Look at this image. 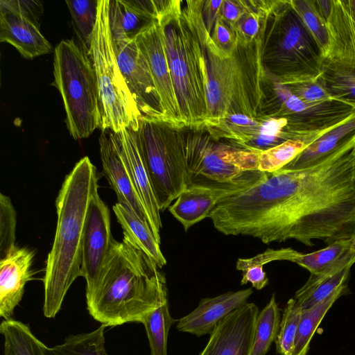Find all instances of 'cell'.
Listing matches in <instances>:
<instances>
[{
	"label": "cell",
	"instance_id": "44",
	"mask_svg": "<svg viewBox=\"0 0 355 355\" xmlns=\"http://www.w3.org/2000/svg\"><path fill=\"white\" fill-rule=\"evenodd\" d=\"M239 270L243 272V277L241 280V285L250 282L253 288L257 290H261L268 284V278L263 270V266L250 265L241 268Z\"/></svg>",
	"mask_w": 355,
	"mask_h": 355
},
{
	"label": "cell",
	"instance_id": "45",
	"mask_svg": "<svg viewBox=\"0 0 355 355\" xmlns=\"http://www.w3.org/2000/svg\"><path fill=\"white\" fill-rule=\"evenodd\" d=\"M223 0L214 1L206 0L204 1L203 5V16L205 23L207 31L211 33L215 21L218 15L219 10L222 4Z\"/></svg>",
	"mask_w": 355,
	"mask_h": 355
},
{
	"label": "cell",
	"instance_id": "2",
	"mask_svg": "<svg viewBox=\"0 0 355 355\" xmlns=\"http://www.w3.org/2000/svg\"><path fill=\"white\" fill-rule=\"evenodd\" d=\"M157 263L123 235L115 241L87 309L107 326L140 322L167 299L166 282Z\"/></svg>",
	"mask_w": 355,
	"mask_h": 355
},
{
	"label": "cell",
	"instance_id": "17",
	"mask_svg": "<svg viewBox=\"0 0 355 355\" xmlns=\"http://www.w3.org/2000/svg\"><path fill=\"white\" fill-rule=\"evenodd\" d=\"M259 310L246 303L220 321L199 355H252Z\"/></svg>",
	"mask_w": 355,
	"mask_h": 355
},
{
	"label": "cell",
	"instance_id": "39",
	"mask_svg": "<svg viewBox=\"0 0 355 355\" xmlns=\"http://www.w3.org/2000/svg\"><path fill=\"white\" fill-rule=\"evenodd\" d=\"M17 213L10 199L0 194V258L16 248Z\"/></svg>",
	"mask_w": 355,
	"mask_h": 355
},
{
	"label": "cell",
	"instance_id": "7",
	"mask_svg": "<svg viewBox=\"0 0 355 355\" xmlns=\"http://www.w3.org/2000/svg\"><path fill=\"white\" fill-rule=\"evenodd\" d=\"M53 75L70 135L74 139L88 137L102 124L97 80L89 56L73 40L61 41L54 51Z\"/></svg>",
	"mask_w": 355,
	"mask_h": 355
},
{
	"label": "cell",
	"instance_id": "30",
	"mask_svg": "<svg viewBox=\"0 0 355 355\" xmlns=\"http://www.w3.org/2000/svg\"><path fill=\"white\" fill-rule=\"evenodd\" d=\"M351 238L341 239L319 250L304 254L293 250L288 261L309 270L311 275L322 274L332 268L349 251Z\"/></svg>",
	"mask_w": 355,
	"mask_h": 355
},
{
	"label": "cell",
	"instance_id": "33",
	"mask_svg": "<svg viewBox=\"0 0 355 355\" xmlns=\"http://www.w3.org/2000/svg\"><path fill=\"white\" fill-rule=\"evenodd\" d=\"M98 0L66 1L80 46L89 55L98 17Z\"/></svg>",
	"mask_w": 355,
	"mask_h": 355
},
{
	"label": "cell",
	"instance_id": "15",
	"mask_svg": "<svg viewBox=\"0 0 355 355\" xmlns=\"http://www.w3.org/2000/svg\"><path fill=\"white\" fill-rule=\"evenodd\" d=\"M146 58L159 93L165 121L177 128L183 126L178 101L165 53L161 26L157 20L135 38Z\"/></svg>",
	"mask_w": 355,
	"mask_h": 355
},
{
	"label": "cell",
	"instance_id": "36",
	"mask_svg": "<svg viewBox=\"0 0 355 355\" xmlns=\"http://www.w3.org/2000/svg\"><path fill=\"white\" fill-rule=\"evenodd\" d=\"M291 5L319 45L325 58L329 47L327 21L320 11L316 0H291Z\"/></svg>",
	"mask_w": 355,
	"mask_h": 355
},
{
	"label": "cell",
	"instance_id": "4",
	"mask_svg": "<svg viewBox=\"0 0 355 355\" xmlns=\"http://www.w3.org/2000/svg\"><path fill=\"white\" fill-rule=\"evenodd\" d=\"M263 31V21L260 33L252 40L235 32L234 45L227 51L216 45L206 29L207 120L205 125L233 114L261 119L266 77L262 62Z\"/></svg>",
	"mask_w": 355,
	"mask_h": 355
},
{
	"label": "cell",
	"instance_id": "35",
	"mask_svg": "<svg viewBox=\"0 0 355 355\" xmlns=\"http://www.w3.org/2000/svg\"><path fill=\"white\" fill-rule=\"evenodd\" d=\"M317 138H296L288 139L280 144L260 153L258 171L271 173L280 170Z\"/></svg>",
	"mask_w": 355,
	"mask_h": 355
},
{
	"label": "cell",
	"instance_id": "41",
	"mask_svg": "<svg viewBox=\"0 0 355 355\" xmlns=\"http://www.w3.org/2000/svg\"><path fill=\"white\" fill-rule=\"evenodd\" d=\"M0 12L19 15L40 27V17L43 7L40 1L1 0Z\"/></svg>",
	"mask_w": 355,
	"mask_h": 355
},
{
	"label": "cell",
	"instance_id": "26",
	"mask_svg": "<svg viewBox=\"0 0 355 355\" xmlns=\"http://www.w3.org/2000/svg\"><path fill=\"white\" fill-rule=\"evenodd\" d=\"M119 223L123 230V235L162 268L166 260L160 249L147 221L141 219L131 208L116 202L113 206Z\"/></svg>",
	"mask_w": 355,
	"mask_h": 355
},
{
	"label": "cell",
	"instance_id": "3",
	"mask_svg": "<svg viewBox=\"0 0 355 355\" xmlns=\"http://www.w3.org/2000/svg\"><path fill=\"white\" fill-rule=\"evenodd\" d=\"M203 5L202 0H173L157 19L184 128H200L207 120Z\"/></svg>",
	"mask_w": 355,
	"mask_h": 355
},
{
	"label": "cell",
	"instance_id": "28",
	"mask_svg": "<svg viewBox=\"0 0 355 355\" xmlns=\"http://www.w3.org/2000/svg\"><path fill=\"white\" fill-rule=\"evenodd\" d=\"M3 336V355H46V346L31 331L29 326L14 319L0 324Z\"/></svg>",
	"mask_w": 355,
	"mask_h": 355
},
{
	"label": "cell",
	"instance_id": "27",
	"mask_svg": "<svg viewBox=\"0 0 355 355\" xmlns=\"http://www.w3.org/2000/svg\"><path fill=\"white\" fill-rule=\"evenodd\" d=\"M318 80L333 98L355 107V67L324 58Z\"/></svg>",
	"mask_w": 355,
	"mask_h": 355
},
{
	"label": "cell",
	"instance_id": "9",
	"mask_svg": "<svg viewBox=\"0 0 355 355\" xmlns=\"http://www.w3.org/2000/svg\"><path fill=\"white\" fill-rule=\"evenodd\" d=\"M139 134L158 205L164 211L192 182L187 164L184 128L141 117Z\"/></svg>",
	"mask_w": 355,
	"mask_h": 355
},
{
	"label": "cell",
	"instance_id": "11",
	"mask_svg": "<svg viewBox=\"0 0 355 355\" xmlns=\"http://www.w3.org/2000/svg\"><path fill=\"white\" fill-rule=\"evenodd\" d=\"M271 117L284 118L293 138H317L355 110L347 103L333 99L308 103L293 95L286 85L272 80L270 96Z\"/></svg>",
	"mask_w": 355,
	"mask_h": 355
},
{
	"label": "cell",
	"instance_id": "38",
	"mask_svg": "<svg viewBox=\"0 0 355 355\" xmlns=\"http://www.w3.org/2000/svg\"><path fill=\"white\" fill-rule=\"evenodd\" d=\"M261 126L258 135L247 148L265 150L293 138L287 131V121L284 118H261Z\"/></svg>",
	"mask_w": 355,
	"mask_h": 355
},
{
	"label": "cell",
	"instance_id": "23",
	"mask_svg": "<svg viewBox=\"0 0 355 355\" xmlns=\"http://www.w3.org/2000/svg\"><path fill=\"white\" fill-rule=\"evenodd\" d=\"M155 0H112L109 19L113 40H132L159 17Z\"/></svg>",
	"mask_w": 355,
	"mask_h": 355
},
{
	"label": "cell",
	"instance_id": "6",
	"mask_svg": "<svg viewBox=\"0 0 355 355\" xmlns=\"http://www.w3.org/2000/svg\"><path fill=\"white\" fill-rule=\"evenodd\" d=\"M324 58L290 1L275 0L263 19L266 75L286 85L318 79Z\"/></svg>",
	"mask_w": 355,
	"mask_h": 355
},
{
	"label": "cell",
	"instance_id": "37",
	"mask_svg": "<svg viewBox=\"0 0 355 355\" xmlns=\"http://www.w3.org/2000/svg\"><path fill=\"white\" fill-rule=\"evenodd\" d=\"M302 312V308L294 298L287 302L275 340L276 350L279 354L291 355Z\"/></svg>",
	"mask_w": 355,
	"mask_h": 355
},
{
	"label": "cell",
	"instance_id": "43",
	"mask_svg": "<svg viewBox=\"0 0 355 355\" xmlns=\"http://www.w3.org/2000/svg\"><path fill=\"white\" fill-rule=\"evenodd\" d=\"M245 10V1L224 0L220 6L218 16L233 28Z\"/></svg>",
	"mask_w": 355,
	"mask_h": 355
},
{
	"label": "cell",
	"instance_id": "1",
	"mask_svg": "<svg viewBox=\"0 0 355 355\" xmlns=\"http://www.w3.org/2000/svg\"><path fill=\"white\" fill-rule=\"evenodd\" d=\"M353 149L318 165L280 169L217 205L208 214L225 235L248 236L263 243L344 237L355 218Z\"/></svg>",
	"mask_w": 355,
	"mask_h": 355
},
{
	"label": "cell",
	"instance_id": "31",
	"mask_svg": "<svg viewBox=\"0 0 355 355\" xmlns=\"http://www.w3.org/2000/svg\"><path fill=\"white\" fill-rule=\"evenodd\" d=\"M105 327L101 324L91 332L69 335L63 343L47 347L46 355H109L105 349Z\"/></svg>",
	"mask_w": 355,
	"mask_h": 355
},
{
	"label": "cell",
	"instance_id": "19",
	"mask_svg": "<svg viewBox=\"0 0 355 355\" xmlns=\"http://www.w3.org/2000/svg\"><path fill=\"white\" fill-rule=\"evenodd\" d=\"M33 251L16 246L0 260V315L5 320L12 319L26 284L33 279Z\"/></svg>",
	"mask_w": 355,
	"mask_h": 355
},
{
	"label": "cell",
	"instance_id": "5",
	"mask_svg": "<svg viewBox=\"0 0 355 355\" xmlns=\"http://www.w3.org/2000/svg\"><path fill=\"white\" fill-rule=\"evenodd\" d=\"M97 179L87 157L80 159L65 177L56 200L57 227L43 279V313L53 318L75 279L82 276L85 225L91 193Z\"/></svg>",
	"mask_w": 355,
	"mask_h": 355
},
{
	"label": "cell",
	"instance_id": "8",
	"mask_svg": "<svg viewBox=\"0 0 355 355\" xmlns=\"http://www.w3.org/2000/svg\"><path fill=\"white\" fill-rule=\"evenodd\" d=\"M110 0H98V17L89 56L98 88L103 131L139 130L142 117L117 63L109 19Z\"/></svg>",
	"mask_w": 355,
	"mask_h": 355
},
{
	"label": "cell",
	"instance_id": "46",
	"mask_svg": "<svg viewBox=\"0 0 355 355\" xmlns=\"http://www.w3.org/2000/svg\"><path fill=\"white\" fill-rule=\"evenodd\" d=\"M349 252L351 255L355 257V230L351 236V243L349 249Z\"/></svg>",
	"mask_w": 355,
	"mask_h": 355
},
{
	"label": "cell",
	"instance_id": "16",
	"mask_svg": "<svg viewBox=\"0 0 355 355\" xmlns=\"http://www.w3.org/2000/svg\"><path fill=\"white\" fill-rule=\"evenodd\" d=\"M118 148L130 172L150 229L159 243L162 227L160 209L143 153L139 130L132 128L114 132Z\"/></svg>",
	"mask_w": 355,
	"mask_h": 355
},
{
	"label": "cell",
	"instance_id": "10",
	"mask_svg": "<svg viewBox=\"0 0 355 355\" xmlns=\"http://www.w3.org/2000/svg\"><path fill=\"white\" fill-rule=\"evenodd\" d=\"M184 130L189 173L192 178L225 182L258 171L261 151L214 138L206 126Z\"/></svg>",
	"mask_w": 355,
	"mask_h": 355
},
{
	"label": "cell",
	"instance_id": "40",
	"mask_svg": "<svg viewBox=\"0 0 355 355\" xmlns=\"http://www.w3.org/2000/svg\"><path fill=\"white\" fill-rule=\"evenodd\" d=\"M286 86L293 95L305 102L318 103L334 99L326 91L318 78Z\"/></svg>",
	"mask_w": 355,
	"mask_h": 355
},
{
	"label": "cell",
	"instance_id": "18",
	"mask_svg": "<svg viewBox=\"0 0 355 355\" xmlns=\"http://www.w3.org/2000/svg\"><path fill=\"white\" fill-rule=\"evenodd\" d=\"M252 288L202 298L190 313L178 320L177 329L196 336L211 334L216 325L233 311L247 303Z\"/></svg>",
	"mask_w": 355,
	"mask_h": 355
},
{
	"label": "cell",
	"instance_id": "25",
	"mask_svg": "<svg viewBox=\"0 0 355 355\" xmlns=\"http://www.w3.org/2000/svg\"><path fill=\"white\" fill-rule=\"evenodd\" d=\"M355 257L349 252L332 268L320 275H311L306 282L296 291L294 299L302 310L322 302L340 287L346 285Z\"/></svg>",
	"mask_w": 355,
	"mask_h": 355
},
{
	"label": "cell",
	"instance_id": "34",
	"mask_svg": "<svg viewBox=\"0 0 355 355\" xmlns=\"http://www.w3.org/2000/svg\"><path fill=\"white\" fill-rule=\"evenodd\" d=\"M280 322V310L272 294L257 315L252 355H266L277 337Z\"/></svg>",
	"mask_w": 355,
	"mask_h": 355
},
{
	"label": "cell",
	"instance_id": "12",
	"mask_svg": "<svg viewBox=\"0 0 355 355\" xmlns=\"http://www.w3.org/2000/svg\"><path fill=\"white\" fill-rule=\"evenodd\" d=\"M268 175L259 171H251L225 182L193 180L171 205L168 211L187 232L191 226L207 218L209 213L220 202L250 189Z\"/></svg>",
	"mask_w": 355,
	"mask_h": 355
},
{
	"label": "cell",
	"instance_id": "22",
	"mask_svg": "<svg viewBox=\"0 0 355 355\" xmlns=\"http://www.w3.org/2000/svg\"><path fill=\"white\" fill-rule=\"evenodd\" d=\"M326 21L329 47L325 58L355 67V0H331Z\"/></svg>",
	"mask_w": 355,
	"mask_h": 355
},
{
	"label": "cell",
	"instance_id": "20",
	"mask_svg": "<svg viewBox=\"0 0 355 355\" xmlns=\"http://www.w3.org/2000/svg\"><path fill=\"white\" fill-rule=\"evenodd\" d=\"M99 146L103 171L116 194L118 202L127 205L141 219L148 222L114 132L103 131L99 137Z\"/></svg>",
	"mask_w": 355,
	"mask_h": 355
},
{
	"label": "cell",
	"instance_id": "13",
	"mask_svg": "<svg viewBox=\"0 0 355 355\" xmlns=\"http://www.w3.org/2000/svg\"><path fill=\"white\" fill-rule=\"evenodd\" d=\"M97 180L92 187L83 238L81 270L86 280V295L94 289L115 242L110 210L98 194Z\"/></svg>",
	"mask_w": 355,
	"mask_h": 355
},
{
	"label": "cell",
	"instance_id": "14",
	"mask_svg": "<svg viewBox=\"0 0 355 355\" xmlns=\"http://www.w3.org/2000/svg\"><path fill=\"white\" fill-rule=\"evenodd\" d=\"M113 46L119 69L142 117L165 121L150 68L135 38L113 40Z\"/></svg>",
	"mask_w": 355,
	"mask_h": 355
},
{
	"label": "cell",
	"instance_id": "29",
	"mask_svg": "<svg viewBox=\"0 0 355 355\" xmlns=\"http://www.w3.org/2000/svg\"><path fill=\"white\" fill-rule=\"evenodd\" d=\"M347 291V284L313 306L302 310L291 355H306L312 337L325 314L340 296Z\"/></svg>",
	"mask_w": 355,
	"mask_h": 355
},
{
	"label": "cell",
	"instance_id": "24",
	"mask_svg": "<svg viewBox=\"0 0 355 355\" xmlns=\"http://www.w3.org/2000/svg\"><path fill=\"white\" fill-rule=\"evenodd\" d=\"M0 41L12 45L26 59L49 53L52 50L39 27L12 12H0Z\"/></svg>",
	"mask_w": 355,
	"mask_h": 355
},
{
	"label": "cell",
	"instance_id": "32",
	"mask_svg": "<svg viewBox=\"0 0 355 355\" xmlns=\"http://www.w3.org/2000/svg\"><path fill=\"white\" fill-rule=\"evenodd\" d=\"M178 321L169 312L168 299L162 302L155 309L142 319L148 337L150 355H168L167 339L171 325Z\"/></svg>",
	"mask_w": 355,
	"mask_h": 355
},
{
	"label": "cell",
	"instance_id": "42",
	"mask_svg": "<svg viewBox=\"0 0 355 355\" xmlns=\"http://www.w3.org/2000/svg\"><path fill=\"white\" fill-rule=\"evenodd\" d=\"M211 36L218 46L227 51L230 50L236 40L234 28L218 15L215 21Z\"/></svg>",
	"mask_w": 355,
	"mask_h": 355
},
{
	"label": "cell",
	"instance_id": "47",
	"mask_svg": "<svg viewBox=\"0 0 355 355\" xmlns=\"http://www.w3.org/2000/svg\"><path fill=\"white\" fill-rule=\"evenodd\" d=\"M353 150H354V155H355V145H354V148H353Z\"/></svg>",
	"mask_w": 355,
	"mask_h": 355
},
{
	"label": "cell",
	"instance_id": "21",
	"mask_svg": "<svg viewBox=\"0 0 355 355\" xmlns=\"http://www.w3.org/2000/svg\"><path fill=\"white\" fill-rule=\"evenodd\" d=\"M354 145L355 110L347 119L322 133L282 168L297 170L316 166L353 149Z\"/></svg>",
	"mask_w": 355,
	"mask_h": 355
}]
</instances>
